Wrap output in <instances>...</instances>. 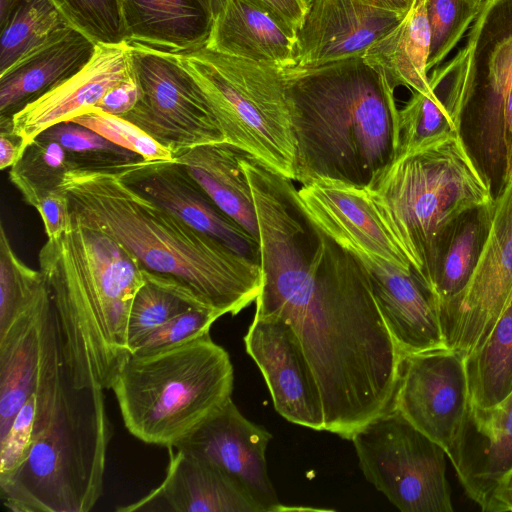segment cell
Listing matches in <instances>:
<instances>
[{
  "mask_svg": "<svg viewBox=\"0 0 512 512\" xmlns=\"http://www.w3.org/2000/svg\"><path fill=\"white\" fill-rule=\"evenodd\" d=\"M258 227L255 315L292 329L319 387L325 431L351 440L393 408L402 357L369 273L295 201L263 209Z\"/></svg>",
  "mask_w": 512,
  "mask_h": 512,
  "instance_id": "cell-1",
  "label": "cell"
},
{
  "mask_svg": "<svg viewBox=\"0 0 512 512\" xmlns=\"http://www.w3.org/2000/svg\"><path fill=\"white\" fill-rule=\"evenodd\" d=\"M60 188L73 216L117 241L143 271L186 289L221 316L256 300L258 262L139 193L115 165L74 167Z\"/></svg>",
  "mask_w": 512,
  "mask_h": 512,
  "instance_id": "cell-2",
  "label": "cell"
},
{
  "mask_svg": "<svg viewBox=\"0 0 512 512\" xmlns=\"http://www.w3.org/2000/svg\"><path fill=\"white\" fill-rule=\"evenodd\" d=\"M382 70L363 57L286 70L295 181L367 187L397 157L399 109Z\"/></svg>",
  "mask_w": 512,
  "mask_h": 512,
  "instance_id": "cell-3",
  "label": "cell"
},
{
  "mask_svg": "<svg viewBox=\"0 0 512 512\" xmlns=\"http://www.w3.org/2000/svg\"><path fill=\"white\" fill-rule=\"evenodd\" d=\"M69 377L77 386L111 389L129 357L131 305L142 269L113 238L72 215L71 227L40 249Z\"/></svg>",
  "mask_w": 512,
  "mask_h": 512,
  "instance_id": "cell-4",
  "label": "cell"
},
{
  "mask_svg": "<svg viewBox=\"0 0 512 512\" xmlns=\"http://www.w3.org/2000/svg\"><path fill=\"white\" fill-rule=\"evenodd\" d=\"M28 456L0 475V498L13 512H89L103 493L112 436L104 389L77 386L68 372L39 385Z\"/></svg>",
  "mask_w": 512,
  "mask_h": 512,
  "instance_id": "cell-5",
  "label": "cell"
},
{
  "mask_svg": "<svg viewBox=\"0 0 512 512\" xmlns=\"http://www.w3.org/2000/svg\"><path fill=\"white\" fill-rule=\"evenodd\" d=\"M366 188L413 273L430 290L441 232L465 210L494 201L459 135L438 138L398 156Z\"/></svg>",
  "mask_w": 512,
  "mask_h": 512,
  "instance_id": "cell-6",
  "label": "cell"
},
{
  "mask_svg": "<svg viewBox=\"0 0 512 512\" xmlns=\"http://www.w3.org/2000/svg\"><path fill=\"white\" fill-rule=\"evenodd\" d=\"M228 352L210 332L173 347L130 354L111 389L125 428L138 440L174 447L233 391Z\"/></svg>",
  "mask_w": 512,
  "mask_h": 512,
  "instance_id": "cell-7",
  "label": "cell"
},
{
  "mask_svg": "<svg viewBox=\"0 0 512 512\" xmlns=\"http://www.w3.org/2000/svg\"><path fill=\"white\" fill-rule=\"evenodd\" d=\"M215 116L225 141L295 181L296 142L286 70L211 51L178 53Z\"/></svg>",
  "mask_w": 512,
  "mask_h": 512,
  "instance_id": "cell-8",
  "label": "cell"
},
{
  "mask_svg": "<svg viewBox=\"0 0 512 512\" xmlns=\"http://www.w3.org/2000/svg\"><path fill=\"white\" fill-rule=\"evenodd\" d=\"M459 136L492 187L506 181L503 100L512 95V0H484L470 30Z\"/></svg>",
  "mask_w": 512,
  "mask_h": 512,
  "instance_id": "cell-9",
  "label": "cell"
},
{
  "mask_svg": "<svg viewBox=\"0 0 512 512\" xmlns=\"http://www.w3.org/2000/svg\"><path fill=\"white\" fill-rule=\"evenodd\" d=\"M366 480L402 512H452L445 450L395 409L351 438Z\"/></svg>",
  "mask_w": 512,
  "mask_h": 512,
  "instance_id": "cell-10",
  "label": "cell"
},
{
  "mask_svg": "<svg viewBox=\"0 0 512 512\" xmlns=\"http://www.w3.org/2000/svg\"><path fill=\"white\" fill-rule=\"evenodd\" d=\"M130 46L139 98L121 117L169 149L175 158L197 146L224 142L215 116L178 53Z\"/></svg>",
  "mask_w": 512,
  "mask_h": 512,
  "instance_id": "cell-11",
  "label": "cell"
},
{
  "mask_svg": "<svg viewBox=\"0 0 512 512\" xmlns=\"http://www.w3.org/2000/svg\"><path fill=\"white\" fill-rule=\"evenodd\" d=\"M469 404L462 352L445 347L402 355L392 409L445 453L459 433Z\"/></svg>",
  "mask_w": 512,
  "mask_h": 512,
  "instance_id": "cell-12",
  "label": "cell"
},
{
  "mask_svg": "<svg viewBox=\"0 0 512 512\" xmlns=\"http://www.w3.org/2000/svg\"><path fill=\"white\" fill-rule=\"evenodd\" d=\"M271 438L266 429L246 419L230 398L174 448L219 468L257 512L285 511L268 476L265 455Z\"/></svg>",
  "mask_w": 512,
  "mask_h": 512,
  "instance_id": "cell-13",
  "label": "cell"
},
{
  "mask_svg": "<svg viewBox=\"0 0 512 512\" xmlns=\"http://www.w3.org/2000/svg\"><path fill=\"white\" fill-rule=\"evenodd\" d=\"M512 297V180L494 199L478 263L459 303L448 348L464 355L488 335Z\"/></svg>",
  "mask_w": 512,
  "mask_h": 512,
  "instance_id": "cell-14",
  "label": "cell"
},
{
  "mask_svg": "<svg viewBox=\"0 0 512 512\" xmlns=\"http://www.w3.org/2000/svg\"><path fill=\"white\" fill-rule=\"evenodd\" d=\"M244 343L275 410L289 422L325 430L319 387L292 329L276 317L255 315Z\"/></svg>",
  "mask_w": 512,
  "mask_h": 512,
  "instance_id": "cell-15",
  "label": "cell"
},
{
  "mask_svg": "<svg viewBox=\"0 0 512 512\" xmlns=\"http://www.w3.org/2000/svg\"><path fill=\"white\" fill-rule=\"evenodd\" d=\"M123 180L190 226L259 263V241L226 215L175 160L143 158L115 165Z\"/></svg>",
  "mask_w": 512,
  "mask_h": 512,
  "instance_id": "cell-16",
  "label": "cell"
},
{
  "mask_svg": "<svg viewBox=\"0 0 512 512\" xmlns=\"http://www.w3.org/2000/svg\"><path fill=\"white\" fill-rule=\"evenodd\" d=\"M127 41L95 43L90 60L12 116V132L26 146L48 128L94 110L115 86L132 75ZM20 158V157H19Z\"/></svg>",
  "mask_w": 512,
  "mask_h": 512,
  "instance_id": "cell-17",
  "label": "cell"
},
{
  "mask_svg": "<svg viewBox=\"0 0 512 512\" xmlns=\"http://www.w3.org/2000/svg\"><path fill=\"white\" fill-rule=\"evenodd\" d=\"M309 218L356 256L375 257L412 269L380 219L366 187L318 179L297 189Z\"/></svg>",
  "mask_w": 512,
  "mask_h": 512,
  "instance_id": "cell-18",
  "label": "cell"
},
{
  "mask_svg": "<svg viewBox=\"0 0 512 512\" xmlns=\"http://www.w3.org/2000/svg\"><path fill=\"white\" fill-rule=\"evenodd\" d=\"M404 17L360 0H308L305 19L297 31L296 67L363 57Z\"/></svg>",
  "mask_w": 512,
  "mask_h": 512,
  "instance_id": "cell-19",
  "label": "cell"
},
{
  "mask_svg": "<svg viewBox=\"0 0 512 512\" xmlns=\"http://www.w3.org/2000/svg\"><path fill=\"white\" fill-rule=\"evenodd\" d=\"M446 455L467 496L485 512L512 470V395L492 407L470 402Z\"/></svg>",
  "mask_w": 512,
  "mask_h": 512,
  "instance_id": "cell-20",
  "label": "cell"
},
{
  "mask_svg": "<svg viewBox=\"0 0 512 512\" xmlns=\"http://www.w3.org/2000/svg\"><path fill=\"white\" fill-rule=\"evenodd\" d=\"M358 257L369 273L376 304L401 355L447 347L436 297L412 269L375 257Z\"/></svg>",
  "mask_w": 512,
  "mask_h": 512,
  "instance_id": "cell-21",
  "label": "cell"
},
{
  "mask_svg": "<svg viewBox=\"0 0 512 512\" xmlns=\"http://www.w3.org/2000/svg\"><path fill=\"white\" fill-rule=\"evenodd\" d=\"M163 482L118 511L257 512L244 492L219 468L182 449L168 448Z\"/></svg>",
  "mask_w": 512,
  "mask_h": 512,
  "instance_id": "cell-22",
  "label": "cell"
},
{
  "mask_svg": "<svg viewBox=\"0 0 512 512\" xmlns=\"http://www.w3.org/2000/svg\"><path fill=\"white\" fill-rule=\"evenodd\" d=\"M53 310L46 284L0 333V439L35 391L46 323Z\"/></svg>",
  "mask_w": 512,
  "mask_h": 512,
  "instance_id": "cell-23",
  "label": "cell"
},
{
  "mask_svg": "<svg viewBox=\"0 0 512 512\" xmlns=\"http://www.w3.org/2000/svg\"><path fill=\"white\" fill-rule=\"evenodd\" d=\"M297 31L250 0H226L205 48L283 69L296 67Z\"/></svg>",
  "mask_w": 512,
  "mask_h": 512,
  "instance_id": "cell-24",
  "label": "cell"
},
{
  "mask_svg": "<svg viewBox=\"0 0 512 512\" xmlns=\"http://www.w3.org/2000/svg\"><path fill=\"white\" fill-rule=\"evenodd\" d=\"M493 210L494 201L465 210L436 241L429 286L440 308L446 342L487 238Z\"/></svg>",
  "mask_w": 512,
  "mask_h": 512,
  "instance_id": "cell-25",
  "label": "cell"
},
{
  "mask_svg": "<svg viewBox=\"0 0 512 512\" xmlns=\"http://www.w3.org/2000/svg\"><path fill=\"white\" fill-rule=\"evenodd\" d=\"M124 41L170 53L205 47L211 21L197 0H117Z\"/></svg>",
  "mask_w": 512,
  "mask_h": 512,
  "instance_id": "cell-26",
  "label": "cell"
},
{
  "mask_svg": "<svg viewBox=\"0 0 512 512\" xmlns=\"http://www.w3.org/2000/svg\"><path fill=\"white\" fill-rule=\"evenodd\" d=\"M467 59L464 47L449 62L433 71L425 93L414 91L399 110L397 157L438 138L459 135Z\"/></svg>",
  "mask_w": 512,
  "mask_h": 512,
  "instance_id": "cell-27",
  "label": "cell"
},
{
  "mask_svg": "<svg viewBox=\"0 0 512 512\" xmlns=\"http://www.w3.org/2000/svg\"><path fill=\"white\" fill-rule=\"evenodd\" d=\"M245 152L224 141L197 146L174 160L187 169L226 215L259 241L252 190L241 166Z\"/></svg>",
  "mask_w": 512,
  "mask_h": 512,
  "instance_id": "cell-28",
  "label": "cell"
},
{
  "mask_svg": "<svg viewBox=\"0 0 512 512\" xmlns=\"http://www.w3.org/2000/svg\"><path fill=\"white\" fill-rule=\"evenodd\" d=\"M95 43L75 29L0 77V116L12 117L26 104L81 69Z\"/></svg>",
  "mask_w": 512,
  "mask_h": 512,
  "instance_id": "cell-29",
  "label": "cell"
},
{
  "mask_svg": "<svg viewBox=\"0 0 512 512\" xmlns=\"http://www.w3.org/2000/svg\"><path fill=\"white\" fill-rule=\"evenodd\" d=\"M429 50L425 0H417L401 22L371 46L363 58L382 70L394 89L405 86L413 92L425 93L429 86Z\"/></svg>",
  "mask_w": 512,
  "mask_h": 512,
  "instance_id": "cell-30",
  "label": "cell"
},
{
  "mask_svg": "<svg viewBox=\"0 0 512 512\" xmlns=\"http://www.w3.org/2000/svg\"><path fill=\"white\" fill-rule=\"evenodd\" d=\"M470 402L492 407L512 393V297L485 339L465 355Z\"/></svg>",
  "mask_w": 512,
  "mask_h": 512,
  "instance_id": "cell-31",
  "label": "cell"
},
{
  "mask_svg": "<svg viewBox=\"0 0 512 512\" xmlns=\"http://www.w3.org/2000/svg\"><path fill=\"white\" fill-rule=\"evenodd\" d=\"M72 27L49 0H20L1 27L0 77Z\"/></svg>",
  "mask_w": 512,
  "mask_h": 512,
  "instance_id": "cell-32",
  "label": "cell"
},
{
  "mask_svg": "<svg viewBox=\"0 0 512 512\" xmlns=\"http://www.w3.org/2000/svg\"><path fill=\"white\" fill-rule=\"evenodd\" d=\"M143 273L145 282L135 294L128 318L130 353L145 335L171 318L192 308H208L186 289L151 273Z\"/></svg>",
  "mask_w": 512,
  "mask_h": 512,
  "instance_id": "cell-33",
  "label": "cell"
},
{
  "mask_svg": "<svg viewBox=\"0 0 512 512\" xmlns=\"http://www.w3.org/2000/svg\"><path fill=\"white\" fill-rule=\"evenodd\" d=\"M74 167L76 164L58 142L39 135L11 167L9 177L24 200L35 208L43 195L61 189L66 172Z\"/></svg>",
  "mask_w": 512,
  "mask_h": 512,
  "instance_id": "cell-34",
  "label": "cell"
},
{
  "mask_svg": "<svg viewBox=\"0 0 512 512\" xmlns=\"http://www.w3.org/2000/svg\"><path fill=\"white\" fill-rule=\"evenodd\" d=\"M46 284L43 273L27 266L14 252L0 226V333Z\"/></svg>",
  "mask_w": 512,
  "mask_h": 512,
  "instance_id": "cell-35",
  "label": "cell"
},
{
  "mask_svg": "<svg viewBox=\"0 0 512 512\" xmlns=\"http://www.w3.org/2000/svg\"><path fill=\"white\" fill-rule=\"evenodd\" d=\"M40 135L58 142L76 167L117 165L142 158L94 130L72 121L56 124Z\"/></svg>",
  "mask_w": 512,
  "mask_h": 512,
  "instance_id": "cell-36",
  "label": "cell"
},
{
  "mask_svg": "<svg viewBox=\"0 0 512 512\" xmlns=\"http://www.w3.org/2000/svg\"><path fill=\"white\" fill-rule=\"evenodd\" d=\"M430 29L428 71L440 64L477 17L481 3L475 0H425Z\"/></svg>",
  "mask_w": 512,
  "mask_h": 512,
  "instance_id": "cell-37",
  "label": "cell"
},
{
  "mask_svg": "<svg viewBox=\"0 0 512 512\" xmlns=\"http://www.w3.org/2000/svg\"><path fill=\"white\" fill-rule=\"evenodd\" d=\"M66 22L94 43L124 41L117 0H49Z\"/></svg>",
  "mask_w": 512,
  "mask_h": 512,
  "instance_id": "cell-38",
  "label": "cell"
},
{
  "mask_svg": "<svg viewBox=\"0 0 512 512\" xmlns=\"http://www.w3.org/2000/svg\"><path fill=\"white\" fill-rule=\"evenodd\" d=\"M72 122L94 130L111 142L138 154L144 160L175 159L169 149L121 116L95 109L74 118Z\"/></svg>",
  "mask_w": 512,
  "mask_h": 512,
  "instance_id": "cell-39",
  "label": "cell"
},
{
  "mask_svg": "<svg viewBox=\"0 0 512 512\" xmlns=\"http://www.w3.org/2000/svg\"><path fill=\"white\" fill-rule=\"evenodd\" d=\"M221 315L208 308H192L155 328L137 342L131 354H142L176 346L210 332Z\"/></svg>",
  "mask_w": 512,
  "mask_h": 512,
  "instance_id": "cell-40",
  "label": "cell"
},
{
  "mask_svg": "<svg viewBox=\"0 0 512 512\" xmlns=\"http://www.w3.org/2000/svg\"><path fill=\"white\" fill-rule=\"evenodd\" d=\"M37 418V394L34 391L16 414L7 434L0 439V475L19 467L28 456Z\"/></svg>",
  "mask_w": 512,
  "mask_h": 512,
  "instance_id": "cell-41",
  "label": "cell"
},
{
  "mask_svg": "<svg viewBox=\"0 0 512 512\" xmlns=\"http://www.w3.org/2000/svg\"><path fill=\"white\" fill-rule=\"evenodd\" d=\"M35 209L42 218L47 239H58L71 227L72 214L69 200L62 189L43 195Z\"/></svg>",
  "mask_w": 512,
  "mask_h": 512,
  "instance_id": "cell-42",
  "label": "cell"
},
{
  "mask_svg": "<svg viewBox=\"0 0 512 512\" xmlns=\"http://www.w3.org/2000/svg\"><path fill=\"white\" fill-rule=\"evenodd\" d=\"M138 98L139 85L132 70V75L112 88L95 109L122 116L133 108Z\"/></svg>",
  "mask_w": 512,
  "mask_h": 512,
  "instance_id": "cell-43",
  "label": "cell"
},
{
  "mask_svg": "<svg viewBox=\"0 0 512 512\" xmlns=\"http://www.w3.org/2000/svg\"><path fill=\"white\" fill-rule=\"evenodd\" d=\"M298 31L305 19L308 0H250Z\"/></svg>",
  "mask_w": 512,
  "mask_h": 512,
  "instance_id": "cell-44",
  "label": "cell"
},
{
  "mask_svg": "<svg viewBox=\"0 0 512 512\" xmlns=\"http://www.w3.org/2000/svg\"><path fill=\"white\" fill-rule=\"evenodd\" d=\"M20 140L10 129H1L0 134V168L12 167L20 157Z\"/></svg>",
  "mask_w": 512,
  "mask_h": 512,
  "instance_id": "cell-45",
  "label": "cell"
},
{
  "mask_svg": "<svg viewBox=\"0 0 512 512\" xmlns=\"http://www.w3.org/2000/svg\"><path fill=\"white\" fill-rule=\"evenodd\" d=\"M512 511V470L496 488L485 512Z\"/></svg>",
  "mask_w": 512,
  "mask_h": 512,
  "instance_id": "cell-46",
  "label": "cell"
},
{
  "mask_svg": "<svg viewBox=\"0 0 512 512\" xmlns=\"http://www.w3.org/2000/svg\"><path fill=\"white\" fill-rule=\"evenodd\" d=\"M504 141L506 150V180H512V95L503 101Z\"/></svg>",
  "mask_w": 512,
  "mask_h": 512,
  "instance_id": "cell-47",
  "label": "cell"
},
{
  "mask_svg": "<svg viewBox=\"0 0 512 512\" xmlns=\"http://www.w3.org/2000/svg\"><path fill=\"white\" fill-rule=\"evenodd\" d=\"M378 9L406 16L415 6L417 0H360Z\"/></svg>",
  "mask_w": 512,
  "mask_h": 512,
  "instance_id": "cell-48",
  "label": "cell"
},
{
  "mask_svg": "<svg viewBox=\"0 0 512 512\" xmlns=\"http://www.w3.org/2000/svg\"><path fill=\"white\" fill-rule=\"evenodd\" d=\"M203 7L211 23L223 8L226 0H197Z\"/></svg>",
  "mask_w": 512,
  "mask_h": 512,
  "instance_id": "cell-49",
  "label": "cell"
},
{
  "mask_svg": "<svg viewBox=\"0 0 512 512\" xmlns=\"http://www.w3.org/2000/svg\"><path fill=\"white\" fill-rule=\"evenodd\" d=\"M19 2L20 0H0V28L8 21Z\"/></svg>",
  "mask_w": 512,
  "mask_h": 512,
  "instance_id": "cell-50",
  "label": "cell"
},
{
  "mask_svg": "<svg viewBox=\"0 0 512 512\" xmlns=\"http://www.w3.org/2000/svg\"><path fill=\"white\" fill-rule=\"evenodd\" d=\"M475 1H477V2H479V3H481V4H482V2H483L484 0H475Z\"/></svg>",
  "mask_w": 512,
  "mask_h": 512,
  "instance_id": "cell-51",
  "label": "cell"
},
{
  "mask_svg": "<svg viewBox=\"0 0 512 512\" xmlns=\"http://www.w3.org/2000/svg\"><path fill=\"white\" fill-rule=\"evenodd\" d=\"M510 395H512V393Z\"/></svg>",
  "mask_w": 512,
  "mask_h": 512,
  "instance_id": "cell-52",
  "label": "cell"
}]
</instances>
